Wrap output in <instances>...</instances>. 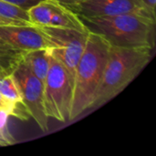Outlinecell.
<instances>
[{"instance_id": "6da1fadb", "label": "cell", "mask_w": 156, "mask_h": 156, "mask_svg": "<svg viewBox=\"0 0 156 156\" xmlns=\"http://www.w3.org/2000/svg\"><path fill=\"white\" fill-rule=\"evenodd\" d=\"M109 49V42L101 35L90 30L75 72L70 121L90 109L102 80Z\"/></svg>"}, {"instance_id": "7a4b0ae2", "label": "cell", "mask_w": 156, "mask_h": 156, "mask_svg": "<svg viewBox=\"0 0 156 156\" xmlns=\"http://www.w3.org/2000/svg\"><path fill=\"white\" fill-rule=\"evenodd\" d=\"M153 50L110 45L102 80L90 109L101 107L120 94L150 63Z\"/></svg>"}, {"instance_id": "3957f363", "label": "cell", "mask_w": 156, "mask_h": 156, "mask_svg": "<svg viewBox=\"0 0 156 156\" xmlns=\"http://www.w3.org/2000/svg\"><path fill=\"white\" fill-rule=\"evenodd\" d=\"M87 27L110 45L122 48L155 47L156 17L144 14H124L102 17L80 16Z\"/></svg>"}, {"instance_id": "277c9868", "label": "cell", "mask_w": 156, "mask_h": 156, "mask_svg": "<svg viewBox=\"0 0 156 156\" xmlns=\"http://www.w3.org/2000/svg\"><path fill=\"white\" fill-rule=\"evenodd\" d=\"M72 97L73 86L69 75L49 51V69L44 83V106L48 117L60 122H70Z\"/></svg>"}, {"instance_id": "5b68a950", "label": "cell", "mask_w": 156, "mask_h": 156, "mask_svg": "<svg viewBox=\"0 0 156 156\" xmlns=\"http://www.w3.org/2000/svg\"><path fill=\"white\" fill-rule=\"evenodd\" d=\"M39 29L49 42V51L62 64L74 86L76 69L85 48L90 30L80 31L54 27H39Z\"/></svg>"}, {"instance_id": "8992f818", "label": "cell", "mask_w": 156, "mask_h": 156, "mask_svg": "<svg viewBox=\"0 0 156 156\" xmlns=\"http://www.w3.org/2000/svg\"><path fill=\"white\" fill-rule=\"evenodd\" d=\"M19 86L22 101L32 118L42 132L48 131V117L44 106V85L29 70L23 60L13 71Z\"/></svg>"}, {"instance_id": "52a82bcc", "label": "cell", "mask_w": 156, "mask_h": 156, "mask_svg": "<svg viewBox=\"0 0 156 156\" xmlns=\"http://www.w3.org/2000/svg\"><path fill=\"white\" fill-rule=\"evenodd\" d=\"M80 16L102 17L124 14H144L156 17L142 0H85L73 9Z\"/></svg>"}, {"instance_id": "ba28073f", "label": "cell", "mask_w": 156, "mask_h": 156, "mask_svg": "<svg viewBox=\"0 0 156 156\" xmlns=\"http://www.w3.org/2000/svg\"><path fill=\"white\" fill-rule=\"evenodd\" d=\"M0 40L10 48L23 52L50 48L49 42L39 27L32 25H2Z\"/></svg>"}, {"instance_id": "9c48e42d", "label": "cell", "mask_w": 156, "mask_h": 156, "mask_svg": "<svg viewBox=\"0 0 156 156\" xmlns=\"http://www.w3.org/2000/svg\"><path fill=\"white\" fill-rule=\"evenodd\" d=\"M48 2L52 8V16L48 27L70 28L80 31L90 30L76 12L60 4L58 0H48Z\"/></svg>"}, {"instance_id": "30bf717a", "label": "cell", "mask_w": 156, "mask_h": 156, "mask_svg": "<svg viewBox=\"0 0 156 156\" xmlns=\"http://www.w3.org/2000/svg\"><path fill=\"white\" fill-rule=\"evenodd\" d=\"M23 62L44 85L49 69L48 49H35L26 52Z\"/></svg>"}, {"instance_id": "8fae6325", "label": "cell", "mask_w": 156, "mask_h": 156, "mask_svg": "<svg viewBox=\"0 0 156 156\" xmlns=\"http://www.w3.org/2000/svg\"><path fill=\"white\" fill-rule=\"evenodd\" d=\"M28 21L35 27H48L52 16V8L48 0H42L27 10Z\"/></svg>"}, {"instance_id": "7c38bea8", "label": "cell", "mask_w": 156, "mask_h": 156, "mask_svg": "<svg viewBox=\"0 0 156 156\" xmlns=\"http://www.w3.org/2000/svg\"><path fill=\"white\" fill-rule=\"evenodd\" d=\"M0 92L15 103H23L21 91L13 73L0 79Z\"/></svg>"}, {"instance_id": "4fadbf2b", "label": "cell", "mask_w": 156, "mask_h": 156, "mask_svg": "<svg viewBox=\"0 0 156 156\" xmlns=\"http://www.w3.org/2000/svg\"><path fill=\"white\" fill-rule=\"evenodd\" d=\"M0 112H3L9 116L17 118L21 121H27L30 116L24 103H15L6 99L0 92Z\"/></svg>"}, {"instance_id": "5bb4252c", "label": "cell", "mask_w": 156, "mask_h": 156, "mask_svg": "<svg viewBox=\"0 0 156 156\" xmlns=\"http://www.w3.org/2000/svg\"><path fill=\"white\" fill-rule=\"evenodd\" d=\"M0 16L14 20H19L30 24L26 9H23L4 0H0Z\"/></svg>"}, {"instance_id": "9a60e30c", "label": "cell", "mask_w": 156, "mask_h": 156, "mask_svg": "<svg viewBox=\"0 0 156 156\" xmlns=\"http://www.w3.org/2000/svg\"><path fill=\"white\" fill-rule=\"evenodd\" d=\"M26 52L16 55L0 56V79L13 73L15 69L23 60Z\"/></svg>"}, {"instance_id": "2e32d148", "label": "cell", "mask_w": 156, "mask_h": 156, "mask_svg": "<svg viewBox=\"0 0 156 156\" xmlns=\"http://www.w3.org/2000/svg\"><path fill=\"white\" fill-rule=\"evenodd\" d=\"M9 115L0 112V147L13 145L16 143L8 129Z\"/></svg>"}, {"instance_id": "e0dca14e", "label": "cell", "mask_w": 156, "mask_h": 156, "mask_svg": "<svg viewBox=\"0 0 156 156\" xmlns=\"http://www.w3.org/2000/svg\"><path fill=\"white\" fill-rule=\"evenodd\" d=\"M5 2H8V3H11L15 5H17L23 9H26L27 10L29 7H31L32 5H36L37 3L42 1V0H4Z\"/></svg>"}, {"instance_id": "ac0fdd59", "label": "cell", "mask_w": 156, "mask_h": 156, "mask_svg": "<svg viewBox=\"0 0 156 156\" xmlns=\"http://www.w3.org/2000/svg\"><path fill=\"white\" fill-rule=\"evenodd\" d=\"M20 53H24V52L23 51L16 50V49L10 48L8 45H6L5 43H4L3 41L0 40V56L16 55V54H20Z\"/></svg>"}, {"instance_id": "d6986e66", "label": "cell", "mask_w": 156, "mask_h": 156, "mask_svg": "<svg viewBox=\"0 0 156 156\" xmlns=\"http://www.w3.org/2000/svg\"><path fill=\"white\" fill-rule=\"evenodd\" d=\"M2 25H31L27 22L19 21V20H14V19H9L5 17L0 16V26Z\"/></svg>"}, {"instance_id": "ffe728a7", "label": "cell", "mask_w": 156, "mask_h": 156, "mask_svg": "<svg viewBox=\"0 0 156 156\" xmlns=\"http://www.w3.org/2000/svg\"><path fill=\"white\" fill-rule=\"evenodd\" d=\"M60 4L68 6L69 8H70L71 10L76 6L78 5L79 4H80L81 2L85 1V0H58Z\"/></svg>"}, {"instance_id": "44dd1931", "label": "cell", "mask_w": 156, "mask_h": 156, "mask_svg": "<svg viewBox=\"0 0 156 156\" xmlns=\"http://www.w3.org/2000/svg\"><path fill=\"white\" fill-rule=\"evenodd\" d=\"M144 4V5L153 13L156 15V0H142Z\"/></svg>"}]
</instances>
